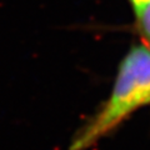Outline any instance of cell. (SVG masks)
Here are the masks:
<instances>
[{"mask_svg":"<svg viewBox=\"0 0 150 150\" xmlns=\"http://www.w3.org/2000/svg\"><path fill=\"white\" fill-rule=\"evenodd\" d=\"M137 18H138V21L140 24V29H142L143 34L150 41V1L148 3V5L138 14Z\"/></svg>","mask_w":150,"mask_h":150,"instance_id":"obj_2","label":"cell"},{"mask_svg":"<svg viewBox=\"0 0 150 150\" xmlns=\"http://www.w3.org/2000/svg\"><path fill=\"white\" fill-rule=\"evenodd\" d=\"M149 1H150V0H130L131 5H133V9L135 11V15H138V14L148 5Z\"/></svg>","mask_w":150,"mask_h":150,"instance_id":"obj_3","label":"cell"},{"mask_svg":"<svg viewBox=\"0 0 150 150\" xmlns=\"http://www.w3.org/2000/svg\"><path fill=\"white\" fill-rule=\"evenodd\" d=\"M150 103V49L138 45L120 64L111 95L74 135L70 150H86L134 110Z\"/></svg>","mask_w":150,"mask_h":150,"instance_id":"obj_1","label":"cell"}]
</instances>
